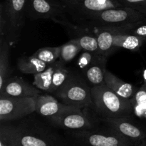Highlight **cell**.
I'll use <instances>...</instances> for the list:
<instances>
[{
    "instance_id": "obj_1",
    "label": "cell",
    "mask_w": 146,
    "mask_h": 146,
    "mask_svg": "<svg viewBox=\"0 0 146 146\" xmlns=\"http://www.w3.org/2000/svg\"><path fill=\"white\" fill-rule=\"evenodd\" d=\"M27 117L14 123H1L0 138L20 146H70L56 131L35 118Z\"/></svg>"
},
{
    "instance_id": "obj_2",
    "label": "cell",
    "mask_w": 146,
    "mask_h": 146,
    "mask_svg": "<svg viewBox=\"0 0 146 146\" xmlns=\"http://www.w3.org/2000/svg\"><path fill=\"white\" fill-rule=\"evenodd\" d=\"M143 20H146V14L123 6L91 14L80 25L90 29H104L114 32Z\"/></svg>"
},
{
    "instance_id": "obj_3",
    "label": "cell",
    "mask_w": 146,
    "mask_h": 146,
    "mask_svg": "<svg viewBox=\"0 0 146 146\" xmlns=\"http://www.w3.org/2000/svg\"><path fill=\"white\" fill-rule=\"evenodd\" d=\"M92 108L101 118L131 117L133 106L131 100L120 96L106 84L91 88Z\"/></svg>"
},
{
    "instance_id": "obj_4",
    "label": "cell",
    "mask_w": 146,
    "mask_h": 146,
    "mask_svg": "<svg viewBox=\"0 0 146 146\" xmlns=\"http://www.w3.org/2000/svg\"><path fill=\"white\" fill-rule=\"evenodd\" d=\"M69 134L78 146H135L131 140L108 126L71 131Z\"/></svg>"
},
{
    "instance_id": "obj_5",
    "label": "cell",
    "mask_w": 146,
    "mask_h": 146,
    "mask_svg": "<svg viewBox=\"0 0 146 146\" xmlns=\"http://www.w3.org/2000/svg\"><path fill=\"white\" fill-rule=\"evenodd\" d=\"M54 95L66 105L81 109L93 106L91 88L81 78L73 74L63 88Z\"/></svg>"
},
{
    "instance_id": "obj_6",
    "label": "cell",
    "mask_w": 146,
    "mask_h": 146,
    "mask_svg": "<svg viewBox=\"0 0 146 146\" xmlns=\"http://www.w3.org/2000/svg\"><path fill=\"white\" fill-rule=\"evenodd\" d=\"M26 14L31 19H50L62 27L69 21L65 7L57 0H27Z\"/></svg>"
},
{
    "instance_id": "obj_7",
    "label": "cell",
    "mask_w": 146,
    "mask_h": 146,
    "mask_svg": "<svg viewBox=\"0 0 146 146\" xmlns=\"http://www.w3.org/2000/svg\"><path fill=\"white\" fill-rule=\"evenodd\" d=\"M36 112V97L15 98L0 96L1 123L19 121Z\"/></svg>"
},
{
    "instance_id": "obj_8",
    "label": "cell",
    "mask_w": 146,
    "mask_h": 146,
    "mask_svg": "<svg viewBox=\"0 0 146 146\" xmlns=\"http://www.w3.org/2000/svg\"><path fill=\"white\" fill-rule=\"evenodd\" d=\"M68 14L81 23L90 15L107 9L123 7L118 0H60Z\"/></svg>"
},
{
    "instance_id": "obj_9",
    "label": "cell",
    "mask_w": 146,
    "mask_h": 146,
    "mask_svg": "<svg viewBox=\"0 0 146 146\" xmlns=\"http://www.w3.org/2000/svg\"><path fill=\"white\" fill-rule=\"evenodd\" d=\"M27 0H6L3 3L4 13L8 23L7 40L17 41L24 24Z\"/></svg>"
},
{
    "instance_id": "obj_10",
    "label": "cell",
    "mask_w": 146,
    "mask_h": 146,
    "mask_svg": "<svg viewBox=\"0 0 146 146\" xmlns=\"http://www.w3.org/2000/svg\"><path fill=\"white\" fill-rule=\"evenodd\" d=\"M48 120L54 126L70 131L92 129L97 127L95 121L81 108L67 111Z\"/></svg>"
},
{
    "instance_id": "obj_11",
    "label": "cell",
    "mask_w": 146,
    "mask_h": 146,
    "mask_svg": "<svg viewBox=\"0 0 146 146\" xmlns=\"http://www.w3.org/2000/svg\"><path fill=\"white\" fill-rule=\"evenodd\" d=\"M106 125L115 130L135 143V146L146 145V129L132 121L131 117L101 118Z\"/></svg>"
},
{
    "instance_id": "obj_12",
    "label": "cell",
    "mask_w": 146,
    "mask_h": 146,
    "mask_svg": "<svg viewBox=\"0 0 146 146\" xmlns=\"http://www.w3.org/2000/svg\"><path fill=\"white\" fill-rule=\"evenodd\" d=\"M41 94V90L20 77H9L0 89V96L32 98Z\"/></svg>"
},
{
    "instance_id": "obj_13",
    "label": "cell",
    "mask_w": 146,
    "mask_h": 146,
    "mask_svg": "<svg viewBox=\"0 0 146 146\" xmlns=\"http://www.w3.org/2000/svg\"><path fill=\"white\" fill-rule=\"evenodd\" d=\"M79 108L74 106L66 105L50 95H39L36 97V112L47 119L58 116L64 113Z\"/></svg>"
},
{
    "instance_id": "obj_14",
    "label": "cell",
    "mask_w": 146,
    "mask_h": 146,
    "mask_svg": "<svg viewBox=\"0 0 146 146\" xmlns=\"http://www.w3.org/2000/svg\"><path fill=\"white\" fill-rule=\"evenodd\" d=\"M68 32L76 38L84 51L98 54V44L94 33L89 28L82 25H76L68 21L64 26Z\"/></svg>"
},
{
    "instance_id": "obj_15",
    "label": "cell",
    "mask_w": 146,
    "mask_h": 146,
    "mask_svg": "<svg viewBox=\"0 0 146 146\" xmlns=\"http://www.w3.org/2000/svg\"><path fill=\"white\" fill-rule=\"evenodd\" d=\"M108 57L96 54L89 66L83 71L88 82L93 86H98L105 84V73Z\"/></svg>"
},
{
    "instance_id": "obj_16",
    "label": "cell",
    "mask_w": 146,
    "mask_h": 146,
    "mask_svg": "<svg viewBox=\"0 0 146 146\" xmlns=\"http://www.w3.org/2000/svg\"><path fill=\"white\" fill-rule=\"evenodd\" d=\"M105 84L115 94L126 99H132L138 90L133 84L124 82L108 70L105 73Z\"/></svg>"
},
{
    "instance_id": "obj_17",
    "label": "cell",
    "mask_w": 146,
    "mask_h": 146,
    "mask_svg": "<svg viewBox=\"0 0 146 146\" xmlns=\"http://www.w3.org/2000/svg\"><path fill=\"white\" fill-rule=\"evenodd\" d=\"M93 32L97 38L98 44L99 55L108 57L113 51L115 48L113 46L114 34L111 31L104 29H93Z\"/></svg>"
},
{
    "instance_id": "obj_18",
    "label": "cell",
    "mask_w": 146,
    "mask_h": 146,
    "mask_svg": "<svg viewBox=\"0 0 146 146\" xmlns=\"http://www.w3.org/2000/svg\"><path fill=\"white\" fill-rule=\"evenodd\" d=\"M48 65L36 58L34 55L31 56L21 57L17 61V67L21 73L25 74H35L42 72Z\"/></svg>"
},
{
    "instance_id": "obj_19",
    "label": "cell",
    "mask_w": 146,
    "mask_h": 146,
    "mask_svg": "<svg viewBox=\"0 0 146 146\" xmlns=\"http://www.w3.org/2000/svg\"><path fill=\"white\" fill-rule=\"evenodd\" d=\"M145 41L141 37L128 34H114L113 36L115 48H123L131 51H138Z\"/></svg>"
},
{
    "instance_id": "obj_20",
    "label": "cell",
    "mask_w": 146,
    "mask_h": 146,
    "mask_svg": "<svg viewBox=\"0 0 146 146\" xmlns=\"http://www.w3.org/2000/svg\"><path fill=\"white\" fill-rule=\"evenodd\" d=\"M9 47L7 38L0 40V89L3 88L7 80L9 78Z\"/></svg>"
},
{
    "instance_id": "obj_21",
    "label": "cell",
    "mask_w": 146,
    "mask_h": 146,
    "mask_svg": "<svg viewBox=\"0 0 146 146\" xmlns=\"http://www.w3.org/2000/svg\"><path fill=\"white\" fill-rule=\"evenodd\" d=\"M58 60L54 64L48 65V66L42 72L35 74L34 76L33 85L41 91L49 93L51 88V82L53 74L58 64Z\"/></svg>"
},
{
    "instance_id": "obj_22",
    "label": "cell",
    "mask_w": 146,
    "mask_h": 146,
    "mask_svg": "<svg viewBox=\"0 0 146 146\" xmlns=\"http://www.w3.org/2000/svg\"><path fill=\"white\" fill-rule=\"evenodd\" d=\"M60 46L61 52L58 61L63 64L71 62L83 50L76 38H72Z\"/></svg>"
},
{
    "instance_id": "obj_23",
    "label": "cell",
    "mask_w": 146,
    "mask_h": 146,
    "mask_svg": "<svg viewBox=\"0 0 146 146\" xmlns=\"http://www.w3.org/2000/svg\"><path fill=\"white\" fill-rule=\"evenodd\" d=\"M133 112L140 118L146 119V84L138 88L131 99Z\"/></svg>"
},
{
    "instance_id": "obj_24",
    "label": "cell",
    "mask_w": 146,
    "mask_h": 146,
    "mask_svg": "<svg viewBox=\"0 0 146 146\" xmlns=\"http://www.w3.org/2000/svg\"><path fill=\"white\" fill-rule=\"evenodd\" d=\"M60 52L61 46L44 47L37 50L33 55L48 65H51L58 61L60 56Z\"/></svg>"
},
{
    "instance_id": "obj_25",
    "label": "cell",
    "mask_w": 146,
    "mask_h": 146,
    "mask_svg": "<svg viewBox=\"0 0 146 146\" xmlns=\"http://www.w3.org/2000/svg\"><path fill=\"white\" fill-rule=\"evenodd\" d=\"M119 1L125 7L146 14V0H119Z\"/></svg>"
},
{
    "instance_id": "obj_26",
    "label": "cell",
    "mask_w": 146,
    "mask_h": 146,
    "mask_svg": "<svg viewBox=\"0 0 146 146\" xmlns=\"http://www.w3.org/2000/svg\"><path fill=\"white\" fill-rule=\"evenodd\" d=\"M95 55L96 54L88 52V51H85L81 54L79 59H78V64L80 68H81L82 71L85 70L91 64V63L92 62L94 57H95Z\"/></svg>"
},
{
    "instance_id": "obj_27",
    "label": "cell",
    "mask_w": 146,
    "mask_h": 146,
    "mask_svg": "<svg viewBox=\"0 0 146 146\" xmlns=\"http://www.w3.org/2000/svg\"><path fill=\"white\" fill-rule=\"evenodd\" d=\"M3 139H4V138H3ZM6 141H7V140H6ZM7 141L9 143V146H20L19 145H18V144L15 143H14V142H11V141Z\"/></svg>"
},
{
    "instance_id": "obj_28",
    "label": "cell",
    "mask_w": 146,
    "mask_h": 146,
    "mask_svg": "<svg viewBox=\"0 0 146 146\" xmlns=\"http://www.w3.org/2000/svg\"><path fill=\"white\" fill-rule=\"evenodd\" d=\"M139 146H146V145H139Z\"/></svg>"
},
{
    "instance_id": "obj_29",
    "label": "cell",
    "mask_w": 146,
    "mask_h": 146,
    "mask_svg": "<svg viewBox=\"0 0 146 146\" xmlns=\"http://www.w3.org/2000/svg\"><path fill=\"white\" fill-rule=\"evenodd\" d=\"M118 1H119V0H118Z\"/></svg>"
},
{
    "instance_id": "obj_30",
    "label": "cell",
    "mask_w": 146,
    "mask_h": 146,
    "mask_svg": "<svg viewBox=\"0 0 146 146\" xmlns=\"http://www.w3.org/2000/svg\"><path fill=\"white\" fill-rule=\"evenodd\" d=\"M145 84H146V83H145Z\"/></svg>"
}]
</instances>
